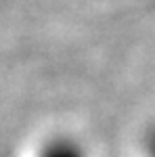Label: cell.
<instances>
[{
    "instance_id": "cell-1",
    "label": "cell",
    "mask_w": 155,
    "mask_h": 157,
    "mask_svg": "<svg viewBox=\"0 0 155 157\" xmlns=\"http://www.w3.org/2000/svg\"><path fill=\"white\" fill-rule=\"evenodd\" d=\"M40 157H84V153L73 140L59 138V140L48 143V145L40 151Z\"/></svg>"
},
{
    "instance_id": "cell-2",
    "label": "cell",
    "mask_w": 155,
    "mask_h": 157,
    "mask_svg": "<svg viewBox=\"0 0 155 157\" xmlns=\"http://www.w3.org/2000/svg\"><path fill=\"white\" fill-rule=\"evenodd\" d=\"M147 151H149V157H155V128L151 130L149 138H147Z\"/></svg>"
}]
</instances>
